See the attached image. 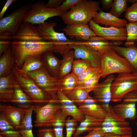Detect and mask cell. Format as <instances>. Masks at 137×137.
Listing matches in <instances>:
<instances>
[{
	"mask_svg": "<svg viewBox=\"0 0 137 137\" xmlns=\"http://www.w3.org/2000/svg\"><path fill=\"white\" fill-rule=\"evenodd\" d=\"M55 22H45L37 26L38 31L40 38L44 41L55 43V48L54 52L63 55L72 48L70 44L74 41L68 39L63 32H58L54 28L57 26Z\"/></svg>",
	"mask_w": 137,
	"mask_h": 137,
	"instance_id": "obj_4",
	"label": "cell"
},
{
	"mask_svg": "<svg viewBox=\"0 0 137 137\" xmlns=\"http://www.w3.org/2000/svg\"><path fill=\"white\" fill-rule=\"evenodd\" d=\"M82 0H65L58 8V11L62 14L70 10L76 5L81 2Z\"/></svg>",
	"mask_w": 137,
	"mask_h": 137,
	"instance_id": "obj_42",
	"label": "cell"
},
{
	"mask_svg": "<svg viewBox=\"0 0 137 137\" xmlns=\"http://www.w3.org/2000/svg\"><path fill=\"white\" fill-rule=\"evenodd\" d=\"M88 132L85 136H79L77 137H104L105 135V133L101 127L94 129Z\"/></svg>",
	"mask_w": 137,
	"mask_h": 137,
	"instance_id": "obj_45",
	"label": "cell"
},
{
	"mask_svg": "<svg viewBox=\"0 0 137 137\" xmlns=\"http://www.w3.org/2000/svg\"><path fill=\"white\" fill-rule=\"evenodd\" d=\"M74 51L75 59L89 61L93 67H100L101 54L84 44L83 42L74 41L70 45Z\"/></svg>",
	"mask_w": 137,
	"mask_h": 137,
	"instance_id": "obj_13",
	"label": "cell"
},
{
	"mask_svg": "<svg viewBox=\"0 0 137 137\" xmlns=\"http://www.w3.org/2000/svg\"><path fill=\"white\" fill-rule=\"evenodd\" d=\"M15 79L12 70L9 75L0 77V101L9 102L12 98Z\"/></svg>",
	"mask_w": 137,
	"mask_h": 137,
	"instance_id": "obj_20",
	"label": "cell"
},
{
	"mask_svg": "<svg viewBox=\"0 0 137 137\" xmlns=\"http://www.w3.org/2000/svg\"><path fill=\"white\" fill-rule=\"evenodd\" d=\"M104 119H100L85 115L84 119L81 122L73 134V137H77L85 132H89L101 127Z\"/></svg>",
	"mask_w": 137,
	"mask_h": 137,
	"instance_id": "obj_27",
	"label": "cell"
},
{
	"mask_svg": "<svg viewBox=\"0 0 137 137\" xmlns=\"http://www.w3.org/2000/svg\"><path fill=\"white\" fill-rule=\"evenodd\" d=\"M62 30L71 39L75 38L83 40L84 41L91 37L97 36L88 24H73L67 25Z\"/></svg>",
	"mask_w": 137,
	"mask_h": 137,
	"instance_id": "obj_17",
	"label": "cell"
},
{
	"mask_svg": "<svg viewBox=\"0 0 137 137\" xmlns=\"http://www.w3.org/2000/svg\"><path fill=\"white\" fill-rule=\"evenodd\" d=\"M53 52L49 51L45 53L40 59L49 74L52 76L59 79L61 60L58 59Z\"/></svg>",
	"mask_w": 137,
	"mask_h": 137,
	"instance_id": "obj_23",
	"label": "cell"
},
{
	"mask_svg": "<svg viewBox=\"0 0 137 137\" xmlns=\"http://www.w3.org/2000/svg\"><path fill=\"white\" fill-rule=\"evenodd\" d=\"M100 2L82 0L73 8L61 16L67 25L73 24H88V23L101 10Z\"/></svg>",
	"mask_w": 137,
	"mask_h": 137,
	"instance_id": "obj_2",
	"label": "cell"
},
{
	"mask_svg": "<svg viewBox=\"0 0 137 137\" xmlns=\"http://www.w3.org/2000/svg\"><path fill=\"white\" fill-rule=\"evenodd\" d=\"M136 126L137 127V122H136Z\"/></svg>",
	"mask_w": 137,
	"mask_h": 137,
	"instance_id": "obj_53",
	"label": "cell"
},
{
	"mask_svg": "<svg viewBox=\"0 0 137 137\" xmlns=\"http://www.w3.org/2000/svg\"><path fill=\"white\" fill-rule=\"evenodd\" d=\"M94 89L75 88L72 90L66 95L74 103L79 105L87 98L91 97L89 93Z\"/></svg>",
	"mask_w": 137,
	"mask_h": 137,
	"instance_id": "obj_31",
	"label": "cell"
},
{
	"mask_svg": "<svg viewBox=\"0 0 137 137\" xmlns=\"http://www.w3.org/2000/svg\"><path fill=\"white\" fill-rule=\"evenodd\" d=\"M98 102L96 99L91 97L79 104L78 108L85 116L104 119L107 115V112Z\"/></svg>",
	"mask_w": 137,
	"mask_h": 137,
	"instance_id": "obj_15",
	"label": "cell"
},
{
	"mask_svg": "<svg viewBox=\"0 0 137 137\" xmlns=\"http://www.w3.org/2000/svg\"><path fill=\"white\" fill-rule=\"evenodd\" d=\"M127 0H114L109 13L119 18L128 7Z\"/></svg>",
	"mask_w": 137,
	"mask_h": 137,
	"instance_id": "obj_36",
	"label": "cell"
},
{
	"mask_svg": "<svg viewBox=\"0 0 137 137\" xmlns=\"http://www.w3.org/2000/svg\"><path fill=\"white\" fill-rule=\"evenodd\" d=\"M96 23L101 25H104L106 27L113 26L119 28H123L127 24V20L124 19H120L110 13L101 10L93 19Z\"/></svg>",
	"mask_w": 137,
	"mask_h": 137,
	"instance_id": "obj_21",
	"label": "cell"
},
{
	"mask_svg": "<svg viewBox=\"0 0 137 137\" xmlns=\"http://www.w3.org/2000/svg\"><path fill=\"white\" fill-rule=\"evenodd\" d=\"M11 46L3 53L0 58V77L9 74L11 72L15 62Z\"/></svg>",
	"mask_w": 137,
	"mask_h": 137,
	"instance_id": "obj_26",
	"label": "cell"
},
{
	"mask_svg": "<svg viewBox=\"0 0 137 137\" xmlns=\"http://www.w3.org/2000/svg\"><path fill=\"white\" fill-rule=\"evenodd\" d=\"M13 40L20 41H43L40 37L37 26L29 22H23L18 33L12 36Z\"/></svg>",
	"mask_w": 137,
	"mask_h": 137,
	"instance_id": "obj_19",
	"label": "cell"
},
{
	"mask_svg": "<svg viewBox=\"0 0 137 137\" xmlns=\"http://www.w3.org/2000/svg\"><path fill=\"white\" fill-rule=\"evenodd\" d=\"M38 137H56L53 129L44 128L39 129L38 130Z\"/></svg>",
	"mask_w": 137,
	"mask_h": 137,
	"instance_id": "obj_44",
	"label": "cell"
},
{
	"mask_svg": "<svg viewBox=\"0 0 137 137\" xmlns=\"http://www.w3.org/2000/svg\"><path fill=\"white\" fill-rule=\"evenodd\" d=\"M0 130L1 132L10 130H16L4 115L0 113Z\"/></svg>",
	"mask_w": 137,
	"mask_h": 137,
	"instance_id": "obj_43",
	"label": "cell"
},
{
	"mask_svg": "<svg viewBox=\"0 0 137 137\" xmlns=\"http://www.w3.org/2000/svg\"><path fill=\"white\" fill-rule=\"evenodd\" d=\"M134 90H137V74H119L111 85V101H120L126 94Z\"/></svg>",
	"mask_w": 137,
	"mask_h": 137,
	"instance_id": "obj_7",
	"label": "cell"
},
{
	"mask_svg": "<svg viewBox=\"0 0 137 137\" xmlns=\"http://www.w3.org/2000/svg\"><path fill=\"white\" fill-rule=\"evenodd\" d=\"M9 102L19 104V106L27 109H29L32 106H30V104L34 103L15 80L12 98Z\"/></svg>",
	"mask_w": 137,
	"mask_h": 137,
	"instance_id": "obj_28",
	"label": "cell"
},
{
	"mask_svg": "<svg viewBox=\"0 0 137 137\" xmlns=\"http://www.w3.org/2000/svg\"><path fill=\"white\" fill-rule=\"evenodd\" d=\"M0 137H2L0 135Z\"/></svg>",
	"mask_w": 137,
	"mask_h": 137,
	"instance_id": "obj_54",
	"label": "cell"
},
{
	"mask_svg": "<svg viewBox=\"0 0 137 137\" xmlns=\"http://www.w3.org/2000/svg\"><path fill=\"white\" fill-rule=\"evenodd\" d=\"M78 122L73 118L71 119L69 117L66 119L65 124L66 130V137H72L77 127Z\"/></svg>",
	"mask_w": 137,
	"mask_h": 137,
	"instance_id": "obj_41",
	"label": "cell"
},
{
	"mask_svg": "<svg viewBox=\"0 0 137 137\" xmlns=\"http://www.w3.org/2000/svg\"><path fill=\"white\" fill-rule=\"evenodd\" d=\"M83 42L101 54L107 52L113 48V46H118L122 43V42L110 41L97 36L91 37Z\"/></svg>",
	"mask_w": 137,
	"mask_h": 137,
	"instance_id": "obj_22",
	"label": "cell"
},
{
	"mask_svg": "<svg viewBox=\"0 0 137 137\" xmlns=\"http://www.w3.org/2000/svg\"><path fill=\"white\" fill-rule=\"evenodd\" d=\"M115 77L113 74L110 75L102 82L99 83L93 91L94 98L98 102L101 103L100 105L107 112L109 109V103L111 101V85Z\"/></svg>",
	"mask_w": 137,
	"mask_h": 137,
	"instance_id": "obj_14",
	"label": "cell"
},
{
	"mask_svg": "<svg viewBox=\"0 0 137 137\" xmlns=\"http://www.w3.org/2000/svg\"><path fill=\"white\" fill-rule=\"evenodd\" d=\"M55 45L54 43L44 41L13 40L11 42V47L16 60L14 66L21 69L26 58L34 56L40 58L45 53L53 52Z\"/></svg>",
	"mask_w": 137,
	"mask_h": 137,
	"instance_id": "obj_1",
	"label": "cell"
},
{
	"mask_svg": "<svg viewBox=\"0 0 137 137\" xmlns=\"http://www.w3.org/2000/svg\"><path fill=\"white\" fill-rule=\"evenodd\" d=\"M30 3L21 6L7 16L0 19V35L12 36L18 32L28 11Z\"/></svg>",
	"mask_w": 137,
	"mask_h": 137,
	"instance_id": "obj_8",
	"label": "cell"
},
{
	"mask_svg": "<svg viewBox=\"0 0 137 137\" xmlns=\"http://www.w3.org/2000/svg\"><path fill=\"white\" fill-rule=\"evenodd\" d=\"M34 105L28 110L21 121L18 130L21 137H34L32 132V115Z\"/></svg>",
	"mask_w": 137,
	"mask_h": 137,
	"instance_id": "obj_29",
	"label": "cell"
},
{
	"mask_svg": "<svg viewBox=\"0 0 137 137\" xmlns=\"http://www.w3.org/2000/svg\"><path fill=\"white\" fill-rule=\"evenodd\" d=\"M0 135L2 137H21V135L18 130L1 131Z\"/></svg>",
	"mask_w": 137,
	"mask_h": 137,
	"instance_id": "obj_46",
	"label": "cell"
},
{
	"mask_svg": "<svg viewBox=\"0 0 137 137\" xmlns=\"http://www.w3.org/2000/svg\"><path fill=\"white\" fill-rule=\"evenodd\" d=\"M113 48L118 54L129 63L132 73L137 74V47L135 45L126 47L115 45Z\"/></svg>",
	"mask_w": 137,
	"mask_h": 137,
	"instance_id": "obj_25",
	"label": "cell"
},
{
	"mask_svg": "<svg viewBox=\"0 0 137 137\" xmlns=\"http://www.w3.org/2000/svg\"><path fill=\"white\" fill-rule=\"evenodd\" d=\"M100 68L103 78L114 73H132L129 63L118 54L113 48L101 54Z\"/></svg>",
	"mask_w": 137,
	"mask_h": 137,
	"instance_id": "obj_6",
	"label": "cell"
},
{
	"mask_svg": "<svg viewBox=\"0 0 137 137\" xmlns=\"http://www.w3.org/2000/svg\"><path fill=\"white\" fill-rule=\"evenodd\" d=\"M125 17L129 22H137V2L127 7L125 12Z\"/></svg>",
	"mask_w": 137,
	"mask_h": 137,
	"instance_id": "obj_40",
	"label": "cell"
},
{
	"mask_svg": "<svg viewBox=\"0 0 137 137\" xmlns=\"http://www.w3.org/2000/svg\"><path fill=\"white\" fill-rule=\"evenodd\" d=\"M11 43L10 40H0V56L6 51L11 46Z\"/></svg>",
	"mask_w": 137,
	"mask_h": 137,
	"instance_id": "obj_47",
	"label": "cell"
},
{
	"mask_svg": "<svg viewBox=\"0 0 137 137\" xmlns=\"http://www.w3.org/2000/svg\"><path fill=\"white\" fill-rule=\"evenodd\" d=\"M28 109L10 105H0V113L4 115L16 130H18L21 121Z\"/></svg>",
	"mask_w": 137,
	"mask_h": 137,
	"instance_id": "obj_16",
	"label": "cell"
},
{
	"mask_svg": "<svg viewBox=\"0 0 137 137\" xmlns=\"http://www.w3.org/2000/svg\"><path fill=\"white\" fill-rule=\"evenodd\" d=\"M57 95L62 110L68 116H70L78 122H81L85 118L82 113L74 103L69 99L61 91L58 90Z\"/></svg>",
	"mask_w": 137,
	"mask_h": 137,
	"instance_id": "obj_18",
	"label": "cell"
},
{
	"mask_svg": "<svg viewBox=\"0 0 137 137\" xmlns=\"http://www.w3.org/2000/svg\"><path fill=\"white\" fill-rule=\"evenodd\" d=\"M12 70L15 81L34 103L46 104L52 99L48 93L41 89L26 73L14 66Z\"/></svg>",
	"mask_w": 137,
	"mask_h": 137,
	"instance_id": "obj_5",
	"label": "cell"
},
{
	"mask_svg": "<svg viewBox=\"0 0 137 137\" xmlns=\"http://www.w3.org/2000/svg\"><path fill=\"white\" fill-rule=\"evenodd\" d=\"M67 116L61 109L51 122L50 127L53 126L56 137H63V128Z\"/></svg>",
	"mask_w": 137,
	"mask_h": 137,
	"instance_id": "obj_33",
	"label": "cell"
},
{
	"mask_svg": "<svg viewBox=\"0 0 137 137\" xmlns=\"http://www.w3.org/2000/svg\"><path fill=\"white\" fill-rule=\"evenodd\" d=\"M46 3L39 1L31 4L23 20L25 22L30 23L33 24L43 23L48 18L55 16H61L62 14L57 8L47 7Z\"/></svg>",
	"mask_w": 137,
	"mask_h": 137,
	"instance_id": "obj_11",
	"label": "cell"
},
{
	"mask_svg": "<svg viewBox=\"0 0 137 137\" xmlns=\"http://www.w3.org/2000/svg\"><path fill=\"white\" fill-rule=\"evenodd\" d=\"M16 0H8L7 1L0 12V19L3 18L4 15L9 6L13 3L17 1Z\"/></svg>",
	"mask_w": 137,
	"mask_h": 137,
	"instance_id": "obj_49",
	"label": "cell"
},
{
	"mask_svg": "<svg viewBox=\"0 0 137 137\" xmlns=\"http://www.w3.org/2000/svg\"><path fill=\"white\" fill-rule=\"evenodd\" d=\"M64 0H49L46 5L48 8H56L59 7Z\"/></svg>",
	"mask_w": 137,
	"mask_h": 137,
	"instance_id": "obj_48",
	"label": "cell"
},
{
	"mask_svg": "<svg viewBox=\"0 0 137 137\" xmlns=\"http://www.w3.org/2000/svg\"><path fill=\"white\" fill-rule=\"evenodd\" d=\"M43 65L40 58L29 56L25 59L21 68L19 69L21 71L27 73L38 70Z\"/></svg>",
	"mask_w": 137,
	"mask_h": 137,
	"instance_id": "obj_34",
	"label": "cell"
},
{
	"mask_svg": "<svg viewBox=\"0 0 137 137\" xmlns=\"http://www.w3.org/2000/svg\"><path fill=\"white\" fill-rule=\"evenodd\" d=\"M127 3H132V4L137 2V0H127Z\"/></svg>",
	"mask_w": 137,
	"mask_h": 137,
	"instance_id": "obj_52",
	"label": "cell"
},
{
	"mask_svg": "<svg viewBox=\"0 0 137 137\" xmlns=\"http://www.w3.org/2000/svg\"><path fill=\"white\" fill-rule=\"evenodd\" d=\"M12 39V36L5 35H0V40H10Z\"/></svg>",
	"mask_w": 137,
	"mask_h": 137,
	"instance_id": "obj_51",
	"label": "cell"
},
{
	"mask_svg": "<svg viewBox=\"0 0 137 137\" xmlns=\"http://www.w3.org/2000/svg\"><path fill=\"white\" fill-rule=\"evenodd\" d=\"M92 66L91 63L88 61L80 59L74 60L72 66V73L77 76Z\"/></svg>",
	"mask_w": 137,
	"mask_h": 137,
	"instance_id": "obj_37",
	"label": "cell"
},
{
	"mask_svg": "<svg viewBox=\"0 0 137 137\" xmlns=\"http://www.w3.org/2000/svg\"><path fill=\"white\" fill-rule=\"evenodd\" d=\"M123 102L112 107L114 112L121 117L134 119L137 117L136 103L123 100Z\"/></svg>",
	"mask_w": 137,
	"mask_h": 137,
	"instance_id": "obj_24",
	"label": "cell"
},
{
	"mask_svg": "<svg viewBox=\"0 0 137 137\" xmlns=\"http://www.w3.org/2000/svg\"><path fill=\"white\" fill-rule=\"evenodd\" d=\"M61 110L58 99H52L44 106L34 105L33 111L36 113L34 126L37 127H50L51 122Z\"/></svg>",
	"mask_w": 137,
	"mask_h": 137,
	"instance_id": "obj_10",
	"label": "cell"
},
{
	"mask_svg": "<svg viewBox=\"0 0 137 137\" xmlns=\"http://www.w3.org/2000/svg\"><path fill=\"white\" fill-rule=\"evenodd\" d=\"M101 72L100 68L91 67L77 76L78 83L85 81Z\"/></svg>",
	"mask_w": 137,
	"mask_h": 137,
	"instance_id": "obj_39",
	"label": "cell"
},
{
	"mask_svg": "<svg viewBox=\"0 0 137 137\" xmlns=\"http://www.w3.org/2000/svg\"><path fill=\"white\" fill-rule=\"evenodd\" d=\"M101 75V72L85 81L78 83L76 88L94 89L99 84Z\"/></svg>",
	"mask_w": 137,
	"mask_h": 137,
	"instance_id": "obj_38",
	"label": "cell"
},
{
	"mask_svg": "<svg viewBox=\"0 0 137 137\" xmlns=\"http://www.w3.org/2000/svg\"><path fill=\"white\" fill-rule=\"evenodd\" d=\"M113 2V0H101L100 2L104 9L107 10L111 8Z\"/></svg>",
	"mask_w": 137,
	"mask_h": 137,
	"instance_id": "obj_50",
	"label": "cell"
},
{
	"mask_svg": "<svg viewBox=\"0 0 137 137\" xmlns=\"http://www.w3.org/2000/svg\"><path fill=\"white\" fill-rule=\"evenodd\" d=\"M90 28L96 36L112 42L126 41L127 32L125 27L119 28L113 26L104 27L95 23L93 19L89 23Z\"/></svg>",
	"mask_w": 137,
	"mask_h": 137,
	"instance_id": "obj_12",
	"label": "cell"
},
{
	"mask_svg": "<svg viewBox=\"0 0 137 137\" xmlns=\"http://www.w3.org/2000/svg\"><path fill=\"white\" fill-rule=\"evenodd\" d=\"M78 83L77 76L72 73L59 79L58 90L61 91L66 95L71 91L75 88Z\"/></svg>",
	"mask_w": 137,
	"mask_h": 137,
	"instance_id": "obj_30",
	"label": "cell"
},
{
	"mask_svg": "<svg viewBox=\"0 0 137 137\" xmlns=\"http://www.w3.org/2000/svg\"><path fill=\"white\" fill-rule=\"evenodd\" d=\"M107 113L101 126L104 137H132V130L128 121L116 114L111 105Z\"/></svg>",
	"mask_w": 137,
	"mask_h": 137,
	"instance_id": "obj_3",
	"label": "cell"
},
{
	"mask_svg": "<svg viewBox=\"0 0 137 137\" xmlns=\"http://www.w3.org/2000/svg\"><path fill=\"white\" fill-rule=\"evenodd\" d=\"M127 38L125 43L126 47L136 45L137 42V22H129L125 26Z\"/></svg>",
	"mask_w": 137,
	"mask_h": 137,
	"instance_id": "obj_35",
	"label": "cell"
},
{
	"mask_svg": "<svg viewBox=\"0 0 137 137\" xmlns=\"http://www.w3.org/2000/svg\"><path fill=\"white\" fill-rule=\"evenodd\" d=\"M63 56L61 60L60 75L59 79L69 74L72 71L73 63L74 60V50H71Z\"/></svg>",
	"mask_w": 137,
	"mask_h": 137,
	"instance_id": "obj_32",
	"label": "cell"
},
{
	"mask_svg": "<svg viewBox=\"0 0 137 137\" xmlns=\"http://www.w3.org/2000/svg\"><path fill=\"white\" fill-rule=\"evenodd\" d=\"M26 73L41 89L48 93L52 99H58L57 92L59 79L52 76L44 65L38 70Z\"/></svg>",
	"mask_w": 137,
	"mask_h": 137,
	"instance_id": "obj_9",
	"label": "cell"
}]
</instances>
